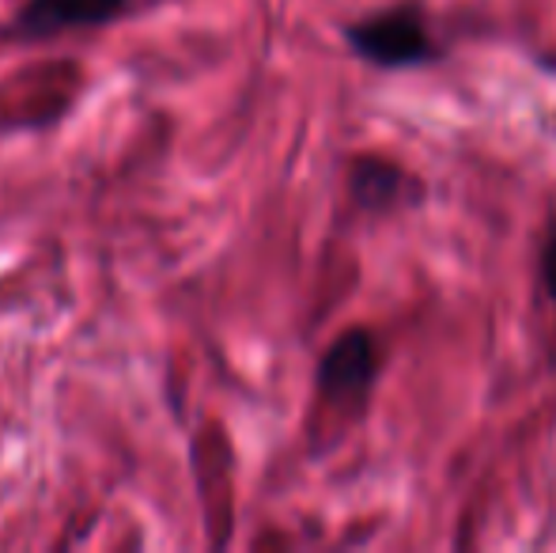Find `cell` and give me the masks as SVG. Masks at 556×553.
I'll use <instances>...</instances> for the list:
<instances>
[{"instance_id": "6da1fadb", "label": "cell", "mask_w": 556, "mask_h": 553, "mask_svg": "<svg viewBox=\"0 0 556 553\" xmlns=\"http://www.w3.org/2000/svg\"><path fill=\"white\" fill-rule=\"evenodd\" d=\"M344 42L364 65L382 73H409L443 58L420 4H394L344 27Z\"/></svg>"}, {"instance_id": "7a4b0ae2", "label": "cell", "mask_w": 556, "mask_h": 553, "mask_svg": "<svg viewBox=\"0 0 556 553\" xmlns=\"http://www.w3.org/2000/svg\"><path fill=\"white\" fill-rule=\"evenodd\" d=\"M379 372L382 364L375 334L364 330V326H352L318 361V394H323L326 406L341 410V414L364 410L375 384H379Z\"/></svg>"}, {"instance_id": "3957f363", "label": "cell", "mask_w": 556, "mask_h": 553, "mask_svg": "<svg viewBox=\"0 0 556 553\" xmlns=\"http://www.w3.org/2000/svg\"><path fill=\"white\" fill-rule=\"evenodd\" d=\"M349 198L367 216H394L420 209L428 201V186L405 163L387 155H356L349 163Z\"/></svg>"}, {"instance_id": "277c9868", "label": "cell", "mask_w": 556, "mask_h": 553, "mask_svg": "<svg viewBox=\"0 0 556 553\" xmlns=\"http://www.w3.org/2000/svg\"><path fill=\"white\" fill-rule=\"evenodd\" d=\"M125 8V0H30L20 15L23 35H58L68 27H91V23L114 20Z\"/></svg>"}, {"instance_id": "5b68a950", "label": "cell", "mask_w": 556, "mask_h": 553, "mask_svg": "<svg viewBox=\"0 0 556 553\" xmlns=\"http://www.w3.org/2000/svg\"><path fill=\"white\" fill-rule=\"evenodd\" d=\"M538 285H542L545 300L556 307V216L545 224L542 243H538Z\"/></svg>"}]
</instances>
